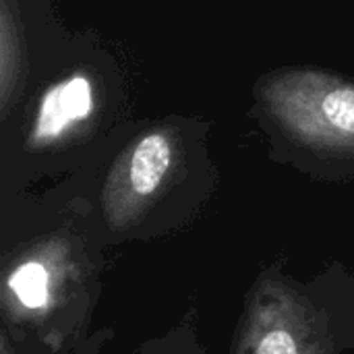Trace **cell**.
Wrapping results in <instances>:
<instances>
[{"label":"cell","instance_id":"obj_1","mask_svg":"<svg viewBox=\"0 0 354 354\" xmlns=\"http://www.w3.org/2000/svg\"><path fill=\"white\" fill-rule=\"evenodd\" d=\"M87 286V266L77 245L60 234L17 251L4 266L2 313L6 322L33 330L48 346L66 336L62 326L77 309Z\"/></svg>","mask_w":354,"mask_h":354},{"label":"cell","instance_id":"obj_2","mask_svg":"<svg viewBox=\"0 0 354 354\" xmlns=\"http://www.w3.org/2000/svg\"><path fill=\"white\" fill-rule=\"evenodd\" d=\"M270 118L317 153L354 158V83L317 71H288L261 83Z\"/></svg>","mask_w":354,"mask_h":354},{"label":"cell","instance_id":"obj_3","mask_svg":"<svg viewBox=\"0 0 354 354\" xmlns=\"http://www.w3.org/2000/svg\"><path fill=\"white\" fill-rule=\"evenodd\" d=\"M324 313L295 286L261 278L247 301L232 354H328Z\"/></svg>","mask_w":354,"mask_h":354},{"label":"cell","instance_id":"obj_4","mask_svg":"<svg viewBox=\"0 0 354 354\" xmlns=\"http://www.w3.org/2000/svg\"><path fill=\"white\" fill-rule=\"evenodd\" d=\"M185 151L176 131L151 129L139 135L114 162L102 193V212L116 232L137 226L164 197L183 168Z\"/></svg>","mask_w":354,"mask_h":354},{"label":"cell","instance_id":"obj_5","mask_svg":"<svg viewBox=\"0 0 354 354\" xmlns=\"http://www.w3.org/2000/svg\"><path fill=\"white\" fill-rule=\"evenodd\" d=\"M95 112L93 81L85 73H73L56 81L39 100L27 145L31 149L58 147L77 135Z\"/></svg>","mask_w":354,"mask_h":354},{"label":"cell","instance_id":"obj_6","mask_svg":"<svg viewBox=\"0 0 354 354\" xmlns=\"http://www.w3.org/2000/svg\"><path fill=\"white\" fill-rule=\"evenodd\" d=\"M25 39L19 6L0 0V116H8L25 83Z\"/></svg>","mask_w":354,"mask_h":354},{"label":"cell","instance_id":"obj_7","mask_svg":"<svg viewBox=\"0 0 354 354\" xmlns=\"http://www.w3.org/2000/svg\"><path fill=\"white\" fill-rule=\"evenodd\" d=\"M0 354H15L12 348H10V342H8L6 332H2V336H0Z\"/></svg>","mask_w":354,"mask_h":354}]
</instances>
